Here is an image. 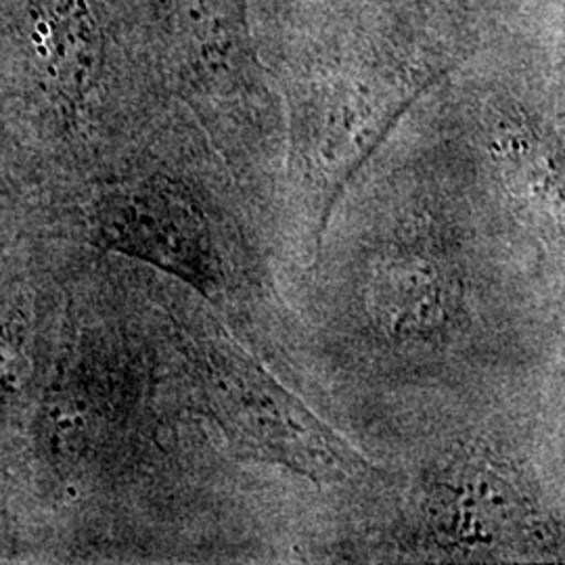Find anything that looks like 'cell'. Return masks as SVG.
<instances>
[{
	"mask_svg": "<svg viewBox=\"0 0 565 565\" xmlns=\"http://www.w3.org/2000/svg\"><path fill=\"white\" fill-rule=\"evenodd\" d=\"M254 13L289 102L294 179L321 224L404 109L482 41L463 0H281Z\"/></svg>",
	"mask_w": 565,
	"mask_h": 565,
	"instance_id": "6da1fadb",
	"label": "cell"
},
{
	"mask_svg": "<svg viewBox=\"0 0 565 565\" xmlns=\"http://www.w3.org/2000/svg\"><path fill=\"white\" fill-rule=\"evenodd\" d=\"M90 239L172 275L205 298L223 291L226 270L212 223L179 182L145 179L105 191L90 212Z\"/></svg>",
	"mask_w": 565,
	"mask_h": 565,
	"instance_id": "7a4b0ae2",
	"label": "cell"
},
{
	"mask_svg": "<svg viewBox=\"0 0 565 565\" xmlns=\"http://www.w3.org/2000/svg\"><path fill=\"white\" fill-rule=\"evenodd\" d=\"M207 377L235 443L256 457L319 482H340L359 465L350 450L239 348H210Z\"/></svg>",
	"mask_w": 565,
	"mask_h": 565,
	"instance_id": "3957f363",
	"label": "cell"
},
{
	"mask_svg": "<svg viewBox=\"0 0 565 565\" xmlns=\"http://www.w3.org/2000/svg\"><path fill=\"white\" fill-rule=\"evenodd\" d=\"M361 300L373 335L385 345L440 348L463 323V273L440 243L401 237L366 264Z\"/></svg>",
	"mask_w": 565,
	"mask_h": 565,
	"instance_id": "277c9868",
	"label": "cell"
},
{
	"mask_svg": "<svg viewBox=\"0 0 565 565\" xmlns=\"http://www.w3.org/2000/svg\"><path fill=\"white\" fill-rule=\"evenodd\" d=\"M543 524L509 476L484 461H455L427 482L419 503L422 536L445 553L471 555L530 539Z\"/></svg>",
	"mask_w": 565,
	"mask_h": 565,
	"instance_id": "5b68a950",
	"label": "cell"
},
{
	"mask_svg": "<svg viewBox=\"0 0 565 565\" xmlns=\"http://www.w3.org/2000/svg\"><path fill=\"white\" fill-rule=\"evenodd\" d=\"M482 147L507 195L534 216L562 224V139L515 93H497L482 107Z\"/></svg>",
	"mask_w": 565,
	"mask_h": 565,
	"instance_id": "8992f818",
	"label": "cell"
},
{
	"mask_svg": "<svg viewBox=\"0 0 565 565\" xmlns=\"http://www.w3.org/2000/svg\"><path fill=\"white\" fill-rule=\"evenodd\" d=\"M42 65L55 95L86 102L107 61V20L99 0H41Z\"/></svg>",
	"mask_w": 565,
	"mask_h": 565,
	"instance_id": "52a82bcc",
	"label": "cell"
},
{
	"mask_svg": "<svg viewBox=\"0 0 565 565\" xmlns=\"http://www.w3.org/2000/svg\"><path fill=\"white\" fill-rule=\"evenodd\" d=\"M30 380L25 335L15 321L0 323V417L20 404Z\"/></svg>",
	"mask_w": 565,
	"mask_h": 565,
	"instance_id": "ba28073f",
	"label": "cell"
},
{
	"mask_svg": "<svg viewBox=\"0 0 565 565\" xmlns=\"http://www.w3.org/2000/svg\"><path fill=\"white\" fill-rule=\"evenodd\" d=\"M249 4H254V7H260V4H264V2H268V0H247Z\"/></svg>",
	"mask_w": 565,
	"mask_h": 565,
	"instance_id": "9c48e42d",
	"label": "cell"
},
{
	"mask_svg": "<svg viewBox=\"0 0 565 565\" xmlns=\"http://www.w3.org/2000/svg\"><path fill=\"white\" fill-rule=\"evenodd\" d=\"M275 2H281V0H268L266 4H263V7H268V4H275ZM256 9H260V7H256Z\"/></svg>",
	"mask_w": 565,
	"mask_h": 565,
	"instance_id": "30bf717a",
	"label": "cell"
}]
</instances>
